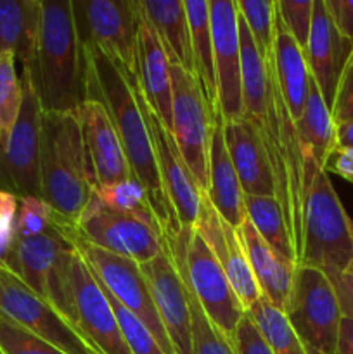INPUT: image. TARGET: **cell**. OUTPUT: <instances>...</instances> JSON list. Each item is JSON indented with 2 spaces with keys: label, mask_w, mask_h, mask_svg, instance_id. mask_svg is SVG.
I'll return each instance as SVG.
<instances>
[{
  "label": "cell",
  "mask_w": 353,
  "mask_h": 354,
  "mask_svg": "<svg viewBox=\"0 0 353 354\" xmlns=\"http://www.w3.org/2000/svg\"><path fill=\"white\" fill-rule=\"evenodd\" d=\"M168 248L183 282L196 296L206 317L232 339L246 311L206 242L190 228L180 232Z\"/></svg>",
  "instance_id": "5"
},
{
  "label": "cell",
  "mask_w": 353,
  "mask_h": 354,
  "mask_svg": "<svg viewBox=\"0 0 353 354\" xmlns=\"http://www.w3.org/2000/svg\"><path fill=\"white\" fill-rule=\"evenodd\" d=\"M284 315L305 346L334 354L343 311L327 273L298 265Z\"/></svg>",
  "instance_id": "7"
},
{
  "label": "cell",
  "mask_w": 353,
  "mask_h": 354,
  "mask_svg": "<svg viewBox=\"0 0 353 354\" xmlns=\"http://www.w3.org/2000/svg\"><path fill=\"white\" fill-rule=\"evenodd\" d=\"M57 213L42 197H19L17 207V237H38L51 230Z\"/></svg>",
  "instance_id": "38"
},
{
  "label": "cell",
  "mask_w": 353,
  "mask_h": 354,
  "mask_svg": "<svg viewBox=\"0 0 353 354\" xmlns=\"http://www.w3.org/2000/svg\"><path fill=\"white\" fill-rule=\"evenodd\" d=\"M325 7L339 37L353 47V0H325Z\"/></svg>",
  "instance_id": "43"
},
{
  "label": "cell",
  "mask_w": 353,
  "mask_h": 354,
  "mask_svg": "<svg viewBox=\"0 0 353 354\" xmlns=\"http://www.w3.org/2000/svg\"><path fill=\"white\" fill-rule=\"evenodd\" d=\"M187 292H189L190 318H192V354H235L232 339L227 337L206 317L189 287Z\"/></svg>",
  "instance_id": "35"
},
{
  "label": "cell",
  "mask_w": 353,
  "mask_h": 354,
  "mask_svg": "<svg viewBox=\"0 0 353 354\" xmlns=\"http://www.w3.org/2000/svg\"><path fill=\"white\" fill-rule=\"evenodd\" d=\"M213 64L217 76V113L224 121L242 118L241 44L235 0H208Z\"/></svg>",
  "instance_id": "15"
},
{
  "label": "cell",
  "mask_w": 353,
  "mask_h": 354,
  "mask_svg": "<svg viewBox=\"0 0 353 354\" xmlns=\"http://www.w3.org/2000/svg\"><path fill=\"white\" fill-rule=\"evenodd\" d=\"M0 348L3 354H64L44 339L14 324L3 313H0Z\"/></svg>",
  "instance_id": "37"
},
{
  "label": "cell",
  "mask_w": 353,
  "mask_h": 354,
  "mask_svg": "<svg viewBox=\"0 0 353 354\" xmlns=\"http://www.w3.org/2000/svg\"><path fill=\"white\" fill-rule=\"evenodd\" d=\"M172 78V128L170 133L201 192L210 176V142L217 111L210 106L194 73L170 64Z\"/></svg>",
  "instance_id": "6"
},
{
  "label": "cell",
  "mask_w": 353,
  "mask_h": 354,
  "mask_svg": "<svg viewBox=\"0 0 353 354\" xmlns=\"http://www.w3.org/2000/svg\"><path fill=\"white\" fill-rule=\"evenodd\" d=\"M40 197L64 220L80 218L93 189L87 175L78 111L42 113Z\"/></svg>",
  "instance_id": "3"
},
{
  "label": "cell",
  "mask_w": 353,
  "mask_h": 354,
  "mask_svg": "<svg viewBox=\"0 0 353 354\" xmlns=\"http://www.w3.org/2000/svg\"><path fill=\"white\" fill-rule=\"evenodd\" d=\"M331 113L334 123L353 120V50L350 52L348 59L343 66Z\"/></svg>",
  "instance_id": "41"
},
{
  "label": "cell",
  "mask_w": 353,
  "mask_h": 354,
  "mask_svg": "<svg viewBox=\"0 0 353 354\" xmlns=\"http://www.w3.org/2000/svg\"><path fill=\"white\" fill-rule=\"evenodd\" d=\"M0 354H3V351H2V348H0Z\"/></svg>",
  "instance_id": "50"
},
{
  "label": "cell",
  "mask_w": 353,
  "mask_h": 354,
  "mask_svg": "<svg viewBox=\"0 0 353 354\" xmlns=\"http://www.w3.org/2000/svg\"><path fill=\"white\" fill-rule=\"evenodd\" d=\"M246 315L258 327L273 354H308L307 346L291 327L284 311L273 308L265 297H260Z\"/></svg>",
  "instance_id": "31"
},
{
  "label": "cell",
  "mask_w": 353,
  "mask_h": 354,
  "mask_svg": "<svg viewBox=\"0 0 353 354\" xmlns=\"http://www.w3.org/2000/svg\"><path fill=\"white\" fill-rule=\"evenodd\" d=\"M218 211L221 218L239 228L246 220L244 192L239 183L234 162L228 154L224 133V118L220 113L215 114L213 130L210 142V176H208V189L204 192Z\"/></svg>",
  "instance_id": "24"
},
{
  "label": "cell",
  "mask_w": 353,
  "mask_h": 354,
  "mask_svg": "<svg viewBox=\"0 0 353 354\" xmlns=\"http://www.w3.org/2000/svg\"><path fill=\"white\" fill-rule=\"evenodd\" d=\"M93 192L102 201L104 206H107L109 209L121 214H128V216L138 218L144 223L154 227L161 234L158 218H156L151 203L147 199V192H145L142 183L135 176L121 180V182L111 183V185L100 187V189H96Z\"/></svg>",
  "instance_id": "32"
},
{
  "label": "cell",
  "mask_w": 353,
  "mask_h": 354,
  "mask_svg": "<svg viewBox=\"0 0 353 354\" xmlns=\"http://www.w3.org/2000/svg\"><path fill=\"white\" fill-rule=\"evenodd\" d=\"M138 7L154 28L170 64L194 73L192 44L183 0H138Z\"/></svg>",
  "instance_id": "25"
},
{
  "label": "cell",
  "mask_w": 353,
  "mask_h": 354,
  "mask_svg": "<svg viewBox=\"0 0 353 354\" xmlns=\"http://www.w3.org/2000/svg\"><path fill=\"white\" fill-rule=\"evenodd\" d=\"M23 106V82L16 71V59L0 54V149L6 145Z\"/></svg>",
  "instance_id": "34"
},
{
  "label": "cell",
  "mask_w": 353,
  "mask_h": 354,
  "mask_svg": "<svg viewBox=\"0 0 353 354\" xmlns=\"http://www.w3.org/2000/svg\"><path fill=\"white\" fill-rule=\"evenodd\" d=\"M135 75H137V85L144 99L170 130L172 128L170 61L163 50L154 28L142 12L138 19L137 47H135Z\"/></svg>",
  "instance_id": "20"
},
{
  "label": "cell",
  "mask_w": 353,
  "mask_h": 354,
  "mask_svg": "<svg viewBox=\"0 0 353 354\" xmlns=\"http://www.w3.org/2000/svg\"><path fill=\"white\" fill-rule=\"evenodd\" d=\"M75 225L57 214L54 227L45 234L38 237H16L12 273L45 301L48 277L62 251L73 245L69 241V230Z\"/></svg>",
  "instance_id": "22"
},
{
  "label": "cell",
  "mask_w": 353,
  "mask_h": 354,
  "mask_svg": "<svg viewBox=\"0 0 353 354\" xmlns=\"http://www.w3.org/2000/svg\"><path fill=\"white\" fill-rule=\"evenodd\" d=\"M189 19L192 44L194 73L199 80L206 100L217 111V76L213 64V38H211L210 6L208 0H183Z\"/></svg>",
  "instance_id": "29"
},
{
  "label": "cell",
  "mask_w": 353,
  "mask_h": 354,
  "mask_svg": "<svg viewBox=\"0 0 353 354\" xmlns=\"http://www.w3.org/2000/svg\"><path fill=\"white\" fill-rule=\"evenodd\" d=\"M82 47L85 57L87 100H97L109 114L130 166L132 176H135L147 192V199L158 218L163 237L172 244L182 228L159 176L147 124L135 99L134 80L127 78V75L99 47L90 44Z\"/></svg>",
  "instance_id": "1"
},
{
  "label": "cell",
  "mask_w": 353,
  "mask_h": 354,
  "mask_svg": "<svg viewBox=\"0 0 353 354\" xmlns=\"http://www.w3.org/2000/svg\"><path fill=\"white\" fill-rule=\"evenodd\" d=\"M296 133L300 140L301 154L314 158L324 168L325 159L336 147L334 144V120L331 109L325 104L320 90L310 76L307 104L303 114L296 121Z\"/></svg>",
  "instance_id": "28"
},
{
  "label": "cell",
  "mask_w": 353,
  "mask_h": 354,
  "mask_svg": "<svg viewBox=\"0 0 353 354\" xmlns=\"http://www.w3.org/2000/svg\"><path fill=\"white\" fill-rule=\"evenodd\" d=\"M246 218L251 221L260 237L280 258L298 265L294 242L287 230L282 206L273 196H244Z\"/></svg>",
  "instance_id": "30"
},
{
  "label": "cell",
  "mask_w": 353,
  "mask_h": 354,
  "mask_svg": "<svg viewBox=\"0 0 353 354\" xmlns=\"http://www.w3.org/2000/svg\"><path fill=\"white\" fill-rule=\"evenodd\" d=\"M327 277L331 279L336 294H338L339 306H341L343 315L353 318V273H327Z\"/></svg>",
  "instance_id": "45"
},
{
  "label": "cell",
  "mask_w": 353,
  "mask_h": 354,
  "mask_svg": "<svg viewBox=\"0 0 353 354\" xmlns=\"http://www.w3.org/2000/svg\"><path fill=\"white\" fill-rule=\"evenodd\" d=\"M307 353L308 354H325V353H322V351H317V349L310 348V346H307Z\"/></svg>",
  "instance_id": "49"
},
{
  "label": "cell",
  "mask_w": 353,
  "mask_h": 354,
  "mask_svg": "<svg viewBox=\"0 0 353 354\" xmlns=\"http://www.w3.org/2000/svg\"><path fill=\"white\" fill-rule=\"evenodd\" d=\"M85 151L87 175L92 189L111 185L132 176L123 147L109 114L97 100H85L78 109Z\"/></svg>",
  "instance_id": "18"
},
{
  "label": "cell",
  "mask_w": 353,
  "mask_h": 354,
  "mask_svg": "<svg viewBox=\"0 0 353 354\" xmlns=\"http://www.w3.org/2000/svg\"><path fill=\"white\" fill-rule=\"evenodd\" d=\"M225 144L244 196H273L275 185L258 130L246 118L224 121Z\"/></svg>",
  "instance_id": "21"
},
{
  "label": "cell",
  "mask_w": 353,
  "mask_h": 354,
  "mask_svg": "<svg viewBox=\"0 0 353 354\" xmlns=\"http://www.w3.org/2000/svg\"><path fill=\"white\" fill-rule=\"evenodd\" d=\"M352 248H353V225H352ZM346 272L353 273V252H352V261H350V265H348V268H346Z\"/></svg>",
  "instance_id": "48"
},
{
  "label": "cell",
  "mask_w": 353,
  "mask_h": 354,
  "mask_svg": "<svg viewBox=\"0 0 353 354\" xmlns=\"http://www.w3.org/2000/svg\"><path fill=\"white\" fill-rule=\"evenodd\" d=\"M235 6L244 19L263 61L273 59L277 21L275 0L273 2L270 0H235Z\"/></svg>",
  "instance_id": "33"
},
{
  "label": "cell",
  "mask_w": 353,
  "mask_h": 354,
  "mask_svg": "<svg viewBox=\"0 0 353 354\" xmlns=\"http://www.w3.org/2000/svg\"><path fill=\"white\" fill-rule=\"evenodd\" d=\"M104 289V287H102ZM107 301H109L111 308L114 311V317H116L118 327H120L121 335H123L125 342H127L128 349L132 354H165L161 349L159 342L156 341L154 335L151 334L147 327L144 325V322L138 317H135L132 311H128L127 308L121 306L106 289Z\"/></svg>",
  "instance_id": "36"
},
{
  "label": "cell",
  "mask_w": 353,
  "mask_h": 354,
  "mask_svg": "<svg viewBox=\"0 0 353 354\" xmlns=\"http://www.w3.org/2000/svg\"><path fill=\"white\" fill-rule=\"evenodd\" d=\"M232 342H234L235 354H273L248 315H244L235 327Z\"/></svg>",
  "instance_id": "42"
},
{
  "label": "cell",
  "mask_w": 353,
  "mask_h": 354,
  "mask_svg": "<svg viewBox=\"0 0 353 354\" xmlns=\"http://www.w3.org/2000/svg\"><path fill=\"white\" fill-rule=\"evenodd\" d=\"M352 50L353 47H350L336 31L327 7H325V0H314L310 35H308L307 47L303 52L308 73L317 88L320 90L329 109L334 102L343 66Z\"/></svg>",
  "instance_id": "19"
},
{
  "label": "cell",
  "mask_w": 353,
  "mask_h": 354,
  "mask_svg": "<svg viewBox=\"0 0 353 354\" xmlns=\"http://www.w3.org/2000/svg\"><path fill=\"white\" fill-rule=\"evenodd\" d=\"M239 239L242 242L253 277L256 280L262 297H265L273 308L284 311L289 301L291 290L296 273V263L280 258L277 252L266 245V242L260 237L258 232L246 218L241 227L237 228Z\"/></svg>",
  "instance_id": "23"
},
{
  "label": "cell",
  "mask_w": 353,
  "mask_h": 354,
  "mask_svg": "<svg viewBox=\"0 0 353 354\" xmlns=\"http://www.w3.org/2000/svg\"><path fill=\"white\" fill-rule=\"evenodd\" d=\"M80 44L96 45L111 61L135 80L138 0H73Z\"/></svg>",
  "instance_id": "9"
},
{
  "label": "cell",
  "mask_w": 353,
  "mask_h": 354,
  "mask_svg": "<svg viewBox=\"0 0 353 354\" xmlns=\"http://www.w3.org/2000/svg\"><path fill=\"white\" fill-rule=\"evenodd\" d=\"M273 64H275L279 88L286 99L293 121L301 118L307 104L310 73H308L305 52L293 35L284 26L282 19L277 14L275 21V48H273Z\"/></svg>",
  "instance_id": "27"
},
{
  "label": "cell",
  "mask_w": 353,
  "mask_h": 354,
  "mask_svg": "<svg viewBox=\"0 0 353 354\" xmlns=\"http://www.w3.org/2000/svg\"><path fill=\"white\" fill-rule=\"evenodd\" d=\"M42 23L30 68L44 113H73L87 100L83 47L75 24L73 0H40Z\"/></svg>",
  "instance_id": "2"
},
{
  "label": "cell",
  "mask_w": 353,
  "mask_h": 354,
  "mask_svg": "<svg viewBox=\"0 0 353 354\" xmlns=\"http://www.w3.org/2000/svg\"><path fill=\"white\" fill-rule=\"evenodd\" d=\"M324 169L327 173L341 176L346 182L353 183V149L334 147L325 159Z\"/></svg>",
  "instance_id": "44"
},
{
  "label": "cell",
  "mask_w": 353,
  "mask_h": 354,
  "mask_svg": "<svg viewBox=\"0 0 353 354\" xmlns=\"http://www.w3.org/2000/svg\"><path fill=\"white\" fill-rule=\"evenodd\" d=\"M134 92L137 99L138 107L142 111L145 124H147L149 137H151L152 147H154L156 161H158L159 176H161L163 187L175 209L176 220L182 230H190L197 220L201 204V189L194 180L192 173L189 171L187 165L183 162L182 154L175 144V138L170 133L158 114L154 113L147 100L142 95L141 88L137 85V80H134Z\"/></svg>",
  "instance_id": "14"
},
{
  "label": "cell",
  "mask_w": 353,
  "mask_h": 354,
  "mask_svg": "<svg viewBox=\"0 0 353 354\" xmlns=\"http://www.w3.org/2000/svg\"><path fill=\"white\" fill-rule=\"evenodd\" d=\"M334 354H353V318L343 315Z\"/></svg>",
  "instance_id": "46"
},
{
  "label": "cell",
  "mask_w": 353,
  "mask_h": 354,
  "mask_svg": "<svg viewBox=\"0 0 353 354\" xmlns=\"http://www.w3.org/2000/svg\"><path fill=\"white\" fill-rule=\"evenodd\" d=\"M336 147L353 149V120L338 121L334 127Z\"/></svg>",
  "instance_id": "47"
},
{
  "label": "cell",
  "mask_w": 353,
  "mask_h": 354,
  "mask_svg": "<svg viewBox=\"0 0 353 354\" xmlns=\"http://www.w3.org/2000/svg\"><path fill=\"white\" fill-rule=\"evenodd\" d=\"M352 225L329 173L303 156V221L298 265L325 273L346 272L352 261Z\"/></svg>",
  "instance_id": "4"
},
{
  "label": "cell",
  "mask_w": 353,
  "mask_h": 354,
  "mask_svg": "<svg viewBox=\"0 0 353 354\" xmlns=\"http://www.w3.org/2000/svg\"><path fill=\"white\" fill-rule=\"evenodd\" d=\"M275 7L284 26L305 50L314 16V0H275Z\"/></svg>",
  "instance_id": "40"
},
{
  "label": "cell",
  "mask_w": 353,
  "mask_h": 354,
  "mask_svg": "<svg viewBox=\"0 0 353 354\" xmlns=\"http://www.w3.org/2000/svg\"><path fill=\"white\" fill-rule=\"evenodd\" d=\"M151 289L158 317L175 354H192V318L187 286L172 258L170 248L141 265Z\"/></svg>",
  "instance_id": "16"
},
{
  "label": "cell",
  "mask_w": 353,
  "mask_h": 354,
  "mask_svg": "<svg viewBox=\"0 0 353 354\" xmlns=\"http://www.w3.org/2000/svg\"><path fill=\"white\" fill-rule=\"evenodd\" d=\"M42 23L40 0H0V54L9 52L30 68Z\"/></svg>",
  "instance_id": "26"
},
{
  "label": "cell",
  "mask_w": 353,
  "mask_h": 354,
  "mask_svg": "<svg viewBox=\"0 0 353 354\" xmlns=\"http://www.w3.org/2000/svg\"><path fill=\"white\" fill-rule=\"evenodd\" d=\"M17 207L19 197L9 190H0V268L12 272L14 245L17 237Z\"/></svg>",
  "instance_id": "39"
},
{
  "label": "cell",
  "mask_w": 353,
  "mask_h": 354,
  "mask_svg": "<svg viewBox=\"0 0 353 354\" xmlns=\"http://www.w3.org/2000/svg\"><path fill=\"white\" fill-rule=\"evenodd\" d=\"M0 313L64 354H99L48 301L7 268H0Z\"/></svg>",
  "instance_id": "11"
},
{
  "label": "cell",
  "mask_w": 353,
  "mask_h": 354,
  "mask_svg": "<svg viewBox=\"0 0 353 354\" xmlns=\"http://www.w3.org/2000/svg\"><path fill=\"white\" fill-rule=\"evenodd\" d=\"M194 230L206 242L210 251L213 252L215 259L224 270L239 303L242 304L244 311H248L262 297V292H260L255 277H253L251 266H249L248 256H246L242 242L239 239L237 228L228 225L218 214V211L215 209L204 192L201 194L199 213H197V220L194 223Z\"/></svg>",
  "instance_id": "17"
},
{
  "label": "cell",
  "mask_w": 353,
  "mask_h": 354,
  "mask_svg": "<svg viewBox=\"0 0 353 354\" xmlns=\"http://www.w3.org/2000/svg\"><path fill=\"white\" fill-rule=\"evenodd\" d=\"M71 325L99 354H132L102 286L76 248L71 259Z\"/></svg>",
  "instance_id": "12"
},
{
  "label": "cell",
  "mask_w": 353,
  "mask_h": 354,
  "mask_svg": "<svg viewBox=\"0 0 353 354\" xmlns=\"http://www.w3.org/2000/svg\"><path fill=\"white\" fill-rule=\"evenodd\" d=\"M69 241L78 249L80 254L92 270L97 282L128 311L141 318L145 327L151 330L156 341L159 342L165 354H175L172 342L166 335L165 327L158 317L154 303H152L151 289L141 265L121 256L111 254L104 249L96 248L83 241L76 232V225L69 230Z\"/></svg>",
  "instance_id": "8"
},
{
  "label": "cell",
  "mask_w": 353,
  "mask_h": 354,
  "mask_svg": "<svg viewBox=\"0 0 353 354\" xmlns=\"http://www.w3.org/2000/svg\"><path fill=\"white\" fill-rule=\"evenodd\" d=\"M23 106L16 124L0 149V162L9 190L17 197H40V128L42 107L31 83L30 73L23 69Z\"/></svg>",
  "instance_id": "13"
},
{
  "label": "cell",
  "mask_w": 353,
  "mask_h": 354,
  "mask_svg": "<svg viewBox=\"0 0 353 354\" xmlns=\"http://www.w3.org/2000/svg\"><path fill=\"white\" fill-rule=\"evenodd\" d=\"M80 237L111 254L121 256L137 265L151 261L168 249V242L151 225L104 206L92 192L85 209L76 220Z\"/></svg>",
  "instance_id": "10"
}]
</instances>
